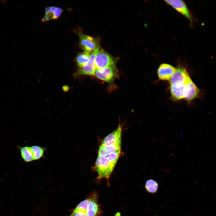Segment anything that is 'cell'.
I'll return each instance as SVG.
<instances>
[{
  "instance_id": "15",
  "label": "cell",
  "mask_w": 216,
  "mask_h": 216,
  "mask_svg": "<svg viewBox=\"0 0 216 216\" xmlns=\"http://www.w3.org/2000/svg\"><path fill=\"white\" fill-rule=\"evenodd\" d=\"M33 153L34 160H38L43 157L45 148L41 146L34 145L31 146Z\"/></svg>"
},
{
  "instance_id": "3",
  "label": "cell",
  "mask_w": 216,
  "mask_h": 216,
  "mask_svg": "<svg viewBox=\"0 0 216 216\" xmlns=\"http://www.w3.org/2000/svg\"><path fill=\"white\" fill-rule=\"evenodd\" d=\"M79 39V46L84 52L92 53L100 49L98 40L92 36L76 31Z\"/></svg>"
},
{
  "instance_id": "10",
  "label": "cell",
  "mask_w": 216,
  "mask_h": 216,
  "mask_svg": "<svg viewBox=\"0 0 216 216\" xmlns=\"http://www.w3.org/2000/svg\"><path fill=\"white\" fill-rule=\"evenodd\" d=\"M63 10L62 8L55 6L47 7L45 9V15L41 20L44 22L53 19H56L62 14Z\"/></svg>"
},
{
  "instance_id": "18",
  "label": "cell",
  "mask_w": 216,
  "mask_h": 216,
  "mask_svg": "<svg viewBox=\"0 0 216 216\" xmlns=\"http://www.w3.org/2000/svg\"><path fill=\"white\" fill-rule=\"evenodd\" d=\"M70 216H88L86 212L74 209Z\"/></svg>"
},
{
  "instance_id": "19",
  "label": "cell",
  "mask_w": 216,
  "mask_h": 216,
  "mask_svg": "<svg viewBox=\"0 0 216 216\" xmlns=\"http://www.w3.org/2000/svg\"><path fill=\"white\" fill-rule=\"evenodd\" d=\"M173 0H165L164 1L168 4L171 5Z\"/></svg>"
},
{
  "instance_id": "5",
  "label": "cell",
  "mask_w": 216,
  "mask_h": 216,
  "mask_svg": "<svg viewBox=\"0 0 216 216\" xmlns=\"http://www.w3.org/2000/svg\"><path fill=\"white\" fill-rule=\"evenodd\" d=\"M94 75L99 79L112 84L118 74L116 69L104 68H96Z\"/></svg>"
},
{
  "instance_id": "13",
  "label": "cell",
  "mask_w": 216,
  "mask_h": 216,
  "mask_svg": "<svg viewBox=\"0 0 216 216\" xmlns=\"http://www.w3.org/2000/svg\"><path fill=\"white\" fill-rule=\"evenodd\" d=\"M90 57V54L85 52L77 54L75 58V61L79 68H82L88 63Z\"/></svg>"
},
{
  "instance_id": "11",
  "label": "cell",
  "mask_w": 216,
  "mask_h": 216,
  "mask_svg": "<svg viewBox=\"0 0 216 216\" xmlns=\"http://www.w3.org/2000/svg\"><path fill=\"white\" fill-rule=\"evenodd\" d=\"M121 142L114 144H100L98 150V156H104L121 151Z\"/></svg>"
},
{
  "instance_id": "12",
  "label": "cell",
  "mask_w": 216,
  "mask_h": 216,
  "mask_svg": "<svg viewBox=\"0 0 216 216\" xmlns=\"http://www.w3.org/2000/svg\"><path fill=\"white\" fill-rule=\"evenodd\" d=\"M171 5L176 10L192 22L193 20L191 15L185 3L180 0H175Z\"/></svg>"
},
{
  "instance_id": "9",
  "label": "cell",
  "mask_w": 216,
  "mask_h": 216,
  "mask_svg": "<svg viewBox=\"0 0 216 216\" xmlns=\"http://www.w3.org/2000/svg\"><path fill=\"white\" fill-rule=\"evenodd\" d=\"M189 83L186 85H170V92L172 98L176 100L185 99L187 93V86Z\"/></svg>"
},
{
  "instance_id": "7",
  "label": "cell",
  "mask_w": 216,
  "mask_h": 216,
  "mask_svg": "<svg viewBox=\"0 0 216 216\" xmlns=\"http://www.w3.org/2000/svg\"><path fill=\"white\" fill-rule=\"evenodd\" d=\"M99 50L96 51L90 54V58L88 63L82 68H79L73 74L74 77H77L83 75H94L96 69L94 62L96 54Z\"/></svg>"
},
{
  "instance_id": "1",
  "label": "cell",
  "mask_w": 216,
  "mask_h": 216,
  "mask_svg": "<svg viewBox=\"0 0 216 216\" xmlns=\"http://www.w3.org/2000/svg\"><path fill=\"white\" fill-rule=\"evenodd\" d=\"M121 151L104 156H98L94 169L97 172V181L106 179L109 183V178L115 167L121 154Z\"/></svg>"
},
{
  "instance_id": "17",
  "label": "cell",
  "mask_w": 216,
  "mask_h": 216,
  "mask_svg": "<svg viewBox=\"0 0 216 216\" xmlns=\"http://www.w3.org/2000/svg\"><path fill=\"white\" fill-rule=\"evenodd\" d=\"M88 199H87L80 202L75 208L76 209L82 210L86 212Z\"/></svg>"
},
{
  "instance_id": "16",
  "label": "cell",
  "mask_w": 216,
  "mask_h": 216,
  "mask_svg": "<svg viewBox=\"0 0 216 216\" xmlns=\"http://www.w3.org/2000/svg\"><path fill=\"white\" fill-rule=\"evenodd\" d=\"M145 187L147 192L151 194H154L158 190V184L156 181L150 179L146 182Z\"/></svg>"
},
{
  "instance_id": "6",
  "label": "cell",
  "mask_w": 216,
  "mask_h": 216,
  "mask_svg": "<svg viewBox=\"0 0 216 216\" xmlns=\"http://www.w3.org/2000/svg\"><path fill=\"white\" fill-rule=\"evenodd\" d=\"M86 210L88 216H99L101 213L100 206L98 202V195L94 191L90 194Z\"/></svg>"
},
{
  "instance_id": "14",
  "label": "cell",
  "mask_w": 216,
  "mask_h": 216,
  "mask_svg": "<svg viewBox=\"0 0 216 216\" xmlns=\"http://www.w3.org/2000/svg\"><path fill=\"white\" fill-rule=\"evenodd\" d=\"M22 158L26 163L34 160L33 153L31 146H26L20 148Z\"/></svg>"
},
{
  "instance_id": "4",
  "label": "cell",
  "mask_w": 216,
  "mask_h": 216,
  "mask_svg": "<svg viewBox=\"0 0 216 216\" xmlns=\"http://www.w3.org/2000/svg\"><path fill=\"white\" fill-rule=\"evenodd\" d=\"M192 80L186 69L182 67L176 68L169 80L170 85H186Z\"/></svg>"
},
{
  "instance_id": "8",
  "label": "cell",
  "mask_w": 216,
  "mask_h": 216,
  "mask_svg": "<svg viewBox=\"0 0 216 216\" xmlns=\"http://www.w3.org/2000/svg\"><path fill=\"white\" fill-rule=\"evenodd\" d=\"M176 68L169 64L163 63L159 67L157 74L159 78L162 80H170Z\"/></svg>"
},
{
  "instance_id": "2",
  "label": "cell",
  "mask_w": 216,
  "mask_h": 216,
  "mask_svg": "<svg viewBox=\"0 0 216 216\" xmlns=\"http://www.w3.org/2000/svg\"><path fill=\"white\" fill-rule=\"evenodd\" d=\"M118 58L110 55L103 50L100 49L96 54L94 60L96 69L109 68L116 69Z\"/></svg>"
}]
</instances>
